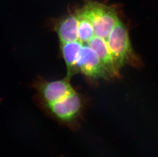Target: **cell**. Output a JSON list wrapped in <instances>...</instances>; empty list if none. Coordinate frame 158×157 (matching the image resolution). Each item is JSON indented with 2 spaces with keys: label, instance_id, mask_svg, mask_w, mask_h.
<instances>
[{
  "label": "cell",
  "instance_id": "5",
  "mask_svg": "<svg viewBox=\"0 0 158 157\" xmlns=\"http://www.w3.org/2000/svg\"><path fill=\"white\" fill-rule=\"evenodd\" d=\"M76 73H81L89 78L107 80L110 76L96 52L87 43H84L76 64Z\"/></svg>",
  "mask_w": 158,
  "mask_h": 157
},
{
  "label": "cell",
  "instance_id": "3",
  "mask_svg": "<svg viewBox=\"0 0 158 157\" xmlns=\"http://www.w3.org/2000/svg\"><path fill=\"white\" fill-rule=\"evenodd\" d=\"M94 29V36L106 42L119 19L115 8L97 2L89 1L83 6Z\"/></svg>",
  "mask_w": 158,
  "mask_h": 157
},
{
  "label": "cell",
  "instance_id": "1",
  "mask_svg": "<svg viewBox=\"0 0 158 157\" xmlns=\"http://www.w3.org/2000/svg\"><path fill=\"white\" fill-rule=\"evenodd\" d=\"M85 101L75 91L60 101L45 106L40 109L53 120L76 131L81 127Z\"/></svg>",
  "mask_w": 158,
  "mask_h": 157
},
{
  "label": "cell",
  "instance_id": "8",
  "mask_svg": "<svg viewBox=\"0 0 158 157\" xmlns=\"http://www.w3.org/2000/svg\"><path fill=\"white\" fill-rule=\"evenodd\" d=\"M83 44L79 40L60 44V52L67 67V78H70L76 73V64Z\"/></svg>",
  "mask_w": 158,
  "mask_h": 157
},
{
  "label": "cell",
  "instance_id": "6",
  "mask_svg": "<svg viewBox=\"0 0 158 157\" xmlns=\"http://www.w3.org/2000/svg\"><path fill=\"white\" fill-rule=\"evenodd\" d=\"M53 30L56 33L60 43L78 40V19L76 10L51 21Z\"/></svg>",
  "mask_w": 158,
  "mask_h": 157
},
{
  "label": "cell",
  "instance_id": "2",
  "mask_svg": "<svg viewBox=\"0 0 158 157\" xmlns=\"http://www.w3.org/2000/svg\"><path fill=\"white\" fill-rule=\"evenodd\" d=\"M116 67L120 71L124 65L140 66V60L131 46L128 30L118 19L106 40Z\"/></svg>",
  "mask_w": 158,
  "mask_h": 157
},
{
  "label": "cell",
  "instance_id": "9",
  "mask_svg": "<svg viewBox=\"0 0 158 157\" xmlns=\"http://www.w3.org/2000/svg\"><path fill=\"white\" fill-rule=\"evenodd\" d=\"M78 19V40L82 43H87L94 36V29L86 11L82 6L76 9Z\"/></svg>",
  "mask_w": 158,
  "mask_h": 157
},
{
  "label": "cell",
  "instance_id": "10",
  "mask_svg": "<svg viewBox=\"0 0 158 157\" xmlns=\"http://www.w3.org/2000/svg\"><path fill=\"white\" fill-rule=\"evenodd\" d=\"M64 157V156H61V157Z\"/></svg>",
  "mask_w": 158,
  "mask_h": 157
},
{
  "label": "cell",
  "instance_id": "7",
  "mask_svg": "<svg viewBox=\"0 0 158 157\" xmlns=\"http://www.w3.org/2000/svg\"><path fill=\"white\" fill-rule=\"evenodd\" d=\"M87 44L97 54L110 78L119 77V70L115 65L106 40L99 37L94 36Z\"/></svg>",
  "mask_w": 158,
  "mask_h": 157
},
{
  "label": "cell",
  "instance_id": "4",
  "mask_svg": "<svg viewBox=\"0 0 158 157\" xmlns=\"http://www.w3.org/2000/svg\"><path fill=\"white\" fill-rule=\"evenodd\" d=\"M69 80L66 78L62 80L47 81L43 78H37L32 84L36 91L35 98L36 104L40 109L75 92Z\"/></svg>",
  "mask_w": 158,
  "mask_h": 157
}]
</instances>
